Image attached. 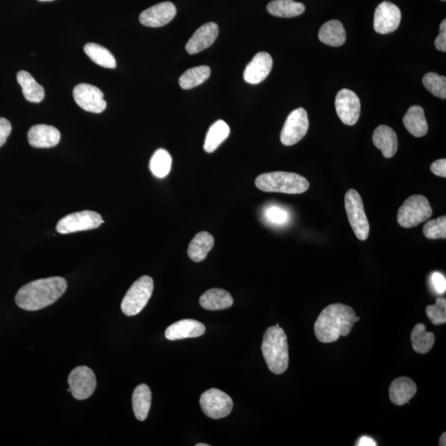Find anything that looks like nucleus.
Returning <instances> with one entry per match:
<instances>
[{"label":"nucleus","mask_w":446,"mask_h":446,"mask_svg":"<svg viewBox=\"0 0 446 446\" xmlns=\"http://www.w3.org/2000/svg\"><path fill=\"white\" fill-rule=\"evenodd\" d=\"M67 288V280L58 276L35 280L18 291L15 302L22 309L38 311L56 302Z\"/></svg>","instance_id":"obj_1"},{"label":"nucleus","mask_w":446,"mask_h":446,"mask_svg":"<svg viewBox=\"0 0 446 446\" xmlns=\"http://www.w3.org/2000/svg\"><path fill=\"white\" fill-rule=\"evenodd\" d=\"M360 319L352 307L334 303L326 307L317 317L314 326L316 337L323 343L337 342L340 337H347Z\"/></svg>","instance_id":"obj_2"},{"label":"nucleus","mask_w":446,"mask_h":446,"mask_svg":"<svg viewBox=\"0 0 446 446\" xmlns=\"http://www.w3.org/2000/svg\"><path fill=\"white\" fill-rule=\"evenodd\" d=\"M262 354L272 373L282 375L288 367V344L287 335L279 324L266 330L262 342Z\"/></svg>","instance_id":"obj_3"},{"label":"nucleus","mask_w":446,"mask_h":446,"mask_svg":"<svg viewBox=\"0 0 446 446\" xmlns=\"http://www.w3.org/2000/svg\"><path fill=\"white\" fill-rule=\"evenodd\" d=\"M256 186L260 190L269 193H283L300 195L309 190V182L300 174L274 172L260 174L256 179Z\"/></svg>","instance_id":"obj_4"},{"label":"nucleus","mask_w":446,"mask_h":446,"mask_svg":"<svg viewBox=\"0 0 446 446\" xmlns=\"http://www.w3.org/2000/svg\"><path fill=\"white\" fill-rule=\"evenodd\" d=\"M154 281L150 276L144 275L133 283L124 297L121 309L128 316H136L144 310L153 295Z\"/></svg>","instance_id":"obj_5"},{"label":"nucleus","mask_w":446,"mask_h":446,"mask_svg":"<svg viewBox=\"0 0 446 446\" xmlns=\"http://www.w3.org/2000/svg\"><path fill=\"white\" fill-rule=\"evenodd\" d=\"M432 215L428 200L422 195H412L404 202L398 213V223L404 228H412L426 222Z\"/></svg>","instance_id":"obj_6"},{"label":"nucleus","mask_w":446,"mask_h":446,"mask_svg":"<svg viewBox=\"0 0 446 446\" xmlns=\"http://www.w3.org/2000/svg\"><path fill=\"white\" fill-rule=\"evenodd\" d=\"M344 206L349 224L356 236L358 240H367L370 234V224L360 194L355 190H348L344 196Z\"/></svg>","instance_id":"obj_7"},{"label":"nucleus","mask_w":446,"mask_h":446,"mask_svg":"<svg viewBox=\"0 0 446 446\" xmlns=\"http://www.w3.org/2000/svg\"><path fill=\"white\" fill-rule=\"evenodd\" d=\"M202 410L211 419H221L232 412L233 401L226 393L218 389L207 390L200 398Z\"/></svg>","instance_id":"obj_8"},{"label":"nucleus","mask_w":446,"mask_h":446,"mask_svg":"<svg viewBox=\"0 0 446 446\" xmlns=\"http://www.w3.org/2000/svg\"><path fill=\"white\" fill-rule=\"evenodd\" d=\"M104 221L96 211L85 210L69 214L59 221L57 231L61 234L88 231L98 228Z\"/></svg>","instance_id":"obj_9"},{"label":"nucleus","mask_w":446,"mask_h":446,"mask_svg":"<svg viewBox=\"0 0 446 446\" xmlns=\"http://www.w3.org/2000/svg\"><path fill=\"white\" fill-rule=\"evenodd\" d=\"M309 116L305 109L293 110L285 122L280 140L284 146H293L300 142L309 131Z\"/></svg>","instance_id":"obj_10"},{"label":"nucleus","mask_w":446,"mask_h":446,"mask_svg":"<svg viewBox=\"0 0 446 446\" xmlns=\"http://www.w3.org/2000/svg\"><path fill=\"white\" fill-rule=\"evenodd\" d=\"M72 396L77 400H85L92 396L97 387L94 371L87 366L74 369L68 377Z\"/></svg>","instance_id":"obj_11"},{"label":"nucleus","mask_w":446,"mask_h":446,"mask_svg":"<svg viewBox=\"0 0 446 446\" xmlns=\"http://www.w3.org/2000/svg\"><path fill=\"white\" fill-rule=\"evenodd\" d=\"M104 93L97 87L89 84L78 85L73 90L76 103L87 112L100 113L107 107Z\"/></svg>","instance_id":"obj_12"},{"label":"nucleus","mask_w":446,"mask_h":446,"mask_svg":"<svg viewBox=\"0 0 446 446\" xmlns=\"http://www.w3.org/2000/svg\"><path fill=\"white\" fill-rule=\"evenodd\" d=\"M335 110L344 124L355 125L361 116V104L355 92L343 89L335 97Z\"/></svg>","instance_id":"obj_13"},{"label":"nucleus","mask_w":446,"mask_h":446,"mask_svg":"<svg viewBox=\"0 0 446 446\" xmlns=\"http://www.w3.org/2000/svg\"><path fill=\"white\" fill-rule=\"evenodd\" d=\"M402 13L394 4L384 1L376 8L374 29L379 34L393 33L401 22Z\"/></svg>","instance_id":"obj_14"},{"label":"nucleus","mask_w":446,"mask_h":446,"mask_svg":"<svg viewBox=\"0 0 446 446\" xmlns=\"http://www.w3.org/2000/svg\"><path fill=\"white\" fill-rule=\"evenodd\" d=\"M176 8L172 2H163L146 9L139 17L142 25L160 27L169 24L176 15Z\"/></svg>","instance_id":"obj_15"},{"label":"nucleus","mask_w":446,"mask_h":446,"mask_svg":"<svg viewBox=\"0 0 446 446\" xmlns=\"http://www.w3.org/2000/svg\"><path fill=\"white\" fill-rule=\"evenodd\" d=\"M273 67V59L267 53H257L248 64L244 71V80L251 85L260 84L270 75Z\"/></svg>","instance_id":"obj_16"},{"label":"nucleus","mask_w":446,"mask_h":446,"mask_svg":"<svg viewBox=\"0 0 446 446\" xmlns=\"http://www.w3.org/2000/svg\"><path fill=\"white\" fill-rule=\"evenodd\" d=\"M218 25L213 22H207L200 27L188 41L186 47L187 53L194 55L203 52L204 50L210 48L214 43V41L218 39Z\"/></svg>","instance_id":"obj_17"},{"label":"nucleus","mask_w":446,"mask_h":446,"mask_svg":"<svg viewBox=\"0 0 446 446\" xmlns=\"http://www.w3.org/2000/svg\"><path fill=\"white\" fill-rule=\"evenodd\" d=\"M27 138L29 144L35 148H52L59 144L61 132L53 126L39 124L30 128Z\"/></svg>","instance_id":"obj_18"},{"label":"nucleus","mask_w":446,"mask_h":446,"mask_svg":"<svg viewBox=\"0 0 446 446\" xmlns=\"http://www.w3.org/2000/svg\"><path fill=\"white\" fill-rule=\"evenodd\" d=\"M205 326L194 319H183L169 326L165 337L169 341L201 337L205 333Z\"/></svg>","instance_id":"obj_19"},{"label":"nucleus","mask_w":446,"mask_h":446,"mask_svg":"<svg viewBox=\"0 0 446 446\" xmlns=\"http://www.w3.org/2000/svg\"><path fill=\"white\" fill-rule=\"evenodd\" d=\"M417 389L415 382L408 377H400L390 385V400L395 405H404L415 396Z\"/></svg>","instance_id":"obj_20"},{"label":"nucleus","mask_w":446,"mask_h":446,"mask_svg":"<svg viewBox=\"0 0 446 446\" xmlns=\"http://www.w3.org/2000/svg\"><path fill=\"white\" fill-rule=\"evenodd\" d=\"M373 142L385 158H392L397 153L398 137L390 127L380 125L377 127L373 134Z\"/></svg>","instance_id":"obj_21"},{"label":"nucleus","mask_w":446,"mask_h":446,"mask_svg":"<svg viewBox=\"0 0 446 446\" xmlns=\"http://www.w3.org/2000/svg\"><path fill=\"white\" fill-rule=\"evenodd\" d=\"M200 303L206 310L218 311L229 309L233 305V298L222 288H211L200 297Z\"/></svg>","instance_id":"obj_22"},{"label":"nucleus","mask_w":446,"mask_h":446,"mask_svg":"<svg viewBox=\"0 0 446 446\" xmlns=\"http://www.w3.org/2000/svg\"><path fill=\"white\" fill-rule=\"evenodd\" d=\"M403 121L407 130L414 137H421L428 132L424 110L420 106L415 105L409 109Z\"/></svg>","instance_id":"obj_23"},{"label":"nucleus","mask_w":446,"mask_h":446,"mask_svg":"<svg viewBox=\"0 0 446 446\" xmlns=\"http://www.w3.org/2000/svg\"><path fill=\"white\" fill-rule=\"evenodd\" d=\"M321 43L330 47H341L347 40L346 30L341 22L330 20L321 26L319 34Z\"/></svg>","instance_id":"obj_24"},{"label":"nucleus","mask_w":446,"mask_h":446,"mask_svg":"<svg viewBox=\"0 0 446 446\" xmlns=\"http://www.w3.org/2000/svg\"><path fill=\"white\" fill-rule=\"evenodd\" d=\"M214 246V237L209 232H201L197 234L188 245V256L193 261H203Z\"/></svg>","instance_id":"obj_25"},{"label":"nucleus","mask_w":446,"mask_h":446,"mask_svg":"<svg viewBox=\"0 0 446 446\" xmlns=\"http://www.w3.org/2000/svg\"><path fill=\"white\" fill-rule=\"evenodd\" d=\"M18 84L22 87V92L25 99L31 103H41L45 97L43 86L36 82L31 74L21 71L17 74Z\"/></svg>","instance_id":"obj_26"},{"label":"nucleus","mask_w":446,"mask_h":446,"mask_svg":"<svg viewBox=\"0 0 446 446\" xmlns=\"http://www.w3.org/2000/svg\"><path fill=\"white\" fill-rule=\"evenodd\" d=\"M132 403L137 419L145 421L151 404V392L148 386L145 384L138 385L132 393Z\"/></svg>","instance_id":"obj_27"},{"label":"nucleus","mask_w":446,"mask_h":446,"mask_svg":"<svg viewBox=\"0 0 446 446\" xmlns=\"http://www.w3.org/2000/svg\"><path fill=\"white\" fill-rule=\"evenodd\" d=\"M267 11L271 15L279 18H294L305 11V4L293 0H274L269 3Z\"/></svg>","instance_id":"obj_28"},{"label":"nucleus","mask_w":446,"mask_h":446,"mask_svg":"<svg viewBox=\"0 0 446 446\" xmlns=\"http://www.w3.org/2000/svg\"><path fill=\"white\" fill-rule=\"evenodd\" d=\"M230 134V127L223 120L215 122L207 133L204 148L206 153H211L217 150Z\"/></svg>","instance_id":"obj_29"},{"label":"nucleus","mask_w":446,"mask_h":446,"mask_svg":"<svg viewBox=\"0 0 446 446\" xmlns=\"http://www.w3.org/2000/svg\"><path fill=\"white\" fill-rule=\"evenodd\" d=\"M411 341L414 351L418 354H426L433 347L435 337L434 333L426 332L424 324L418 323L412 330Z\"/></svg>","instance_id":"obj_30"},{"label":"nucleus","mask_w":446,"mask_h":446,"mask_svg":"<svg viewBox=\"0 0 446 446\" xmlns=\"http://www.w3.org/2000/svg\"><path fill=\"white\" fill-rule=\"evenodd\" d=\"M84 50L91 61L97 65L108 69L116 68L117 62L113 55L103 46L93 43H87Z\"/></svg>","instance_id":"obj_31"},{"label":"nucleus","mask_w":446,"mask_h":446,"mask_svg":"<svg viewBox=\"0 0 446 446\" xmlns=\"http://www.w3.org/2000/svg\"><path fill=\"white\" fill-rule=\"evenodd\" d=\"M211 76V69L207 66L188 69L179 78V83L183 90H191L204 83Z\"/></svg>","instance_id":"obj_32"},{"label":"nucleus","mask_w":446,"mask_h":446,"mask_svg":"<svg viewBox=\"0 0 446 446\" xmlns=\"http://www.w3.org/2000/svg\"><path fill=\"white\" fill-rule=\"evenodd\" d=\"M172 158L167 151L159 149L155 151L150 162V169L158 178L167 176L172 169Z\"/></svg>","instance_id":"obj_33"},{"label":"nucleus","mask_w":446,"mask_h":446,"mask_svg":"<svg viewBox=\"0 0 446 446\" xmlns=\"http://www.w3.org/2000/svg\"><path fill=\"white\" fill-rule=\"evenodd\" d=\"M423 85L432 95L440 99L446 98V78L434 72L426 74L422 79Z\"/></svg>","instance_id":"obj_34"},{"label":"nucleus","mask_w":446,"mask_h":446,"mask_svg":"<svg viewBox=\"0 0 446 446\" xmlns=\"http://www.w3.org/2000/svg\"><path fill=\"white\" fill-rule=\"evenodd\" d=\"M423 233L426 238L435 240V239L446 238V217H441L429 221L423 228Z\"/></svg>","instance_id":"obj_35"},{"label":"nucleus","mask_w":446,"mask_h":446,"mask_svg":"<svg viewBox=\"0 0 446 446\" xmlns=\"http://www.w3.org/2000/svg\"><path fill=\"white\" fill-rule=\"evenodd\" d=\"M426 312L429 320L434 325L446 323V300L445 298H438L434 305L426 307Z\"/></svg>","instance_id":"obj_36"},{"label":"nucleus","mask_w":446,"mask_h":446,"mask_svg":"<svg viewBox=\"0 0 446 446\" xmlns=\"http://www.w3.org/2000/svg\"><path fill=\"white\" fill-rule=\"evenodd\" d=\"M265 216L270 223L277 225L284 224L288 218L287 211L277 206L270 207L266 210Z\"/></svg>","instance_id":"obj_37"},{"label":"nucleus","mask_w":446,"mask_h":446,"mask_svg":"<svg viewBox=\"0 0 446 446\" xmlns=\"http://www.w3.org/2000/svg\"><path fill=\"white\" fill-rule=\"evenodd\" d=\"M430 279L431 286L433 287L434 291L436 293H438L440 294V295H441V294L445 293L446 280L445 276L442 274L438 272V271H435V272H433L431 274Z\"/></svg>","instance_id":"obj_38"},{"label":"nucleus","mask_w":446,"mask_h":446,"mask_svg":"<svg viewBox=\"0 0 446 446\" xmlns=\"http://www.w3.org/2000/svg\"><path fill=\"white\" fill-rule=\"evenodd\" d=\"M12 131L11 122L4 118H0V147L6 144Z\"/></svg>","instance_id":"obj_39"},{"label":"nucleus","mask_w":446,"mask_h":446,"mask_svg":"<svg viewBox=\"0 0 446 446\" xmlns=\"http://www.w3.org/2000/svg\"><path fill=\"white\" fill-rule=\"evenodd\" d=\"M436 49L440 52H446V20H444L440 26V34L435 41Z\"/></svg>","instance_id":"obj_40"},{"label":"nucleus","mask_w":446,"mask_h":446,"mask_svg":"<svg viewBox=\"0 0 446 446\" xmlns=\"http://www.w3.org/2000/svg\"><path fill=\"white\" fill-rule=\"evenodd\" d=\"M430 169L431 172L435 174V176L445 178L446 177V160L440 159V160H436V162L431 164Z\"/></svg>","instance_id":"obj_41"},{"label":"nucleus","mask_w":446,"mask_h":446,"mask_svg":"<svg viewBox=\"0 0 446 446\" xmlns=\"http://www.w3.org/2000/svg\"><path fill=\"white\" fill-rule=\"evenodd\" d=\"M358 446H376V441L368 436H362V438L358 440L356 444Z\"/></svg>","instance_id":"obj_42"},{"label":"nucleus","mask_w":446,"mask_h":446,"mask_svg":"<svg viewBox=\"0 0 446 446\" xmlns=\"http://www.w3.org/2000/svg\"><path fill=\"white\" fill-rule=\"evenodd\" d=\"M446 433L445 432H444V433L442 435H441L440 436V442L439 445L440 446H445L446 445Z\"/></svg>","instance_id":"obj_43"},{"label":"nucleus","mask_w":446,"mask_h":446,"mask_svg":"<svg viewBox=\"0 0 446 446\" xmlns=\"http://www.w3.org/2000/svg\"><path fill=\"white\" fill-rule=\"evenodd\" d=\"M196 446H209V445L202 443V444H197Z\"/></svg>","instance_id":"obj_44"},{"label":"nucleus","mask_w":446,"mask_h":446,"mask_svg":"<svg viewBox=\"0 0 446 446\" xmlns=\"http://www.w3.org/2000/svg\"><path fill=\"white\" fill-rule=\"evenodd\" d=\"M39 1H41V2H48V1H53V0H39Z\"/></svg>","instance_id":"obj_45"},{"label":"nucleus","mask_w":446,"mask_h":446,"mask_svg":"<svg viewBox=\"0 0 446 446\" xmlns=\"http://www.w3.org/2000/svg\"><path fill=\"white\" fill-rule=\"evenodd\" d=\"M441 1H444L445 2V1H446V0H441Z\"/></svg>","instance_id":"obj_46"}]
</instances>
